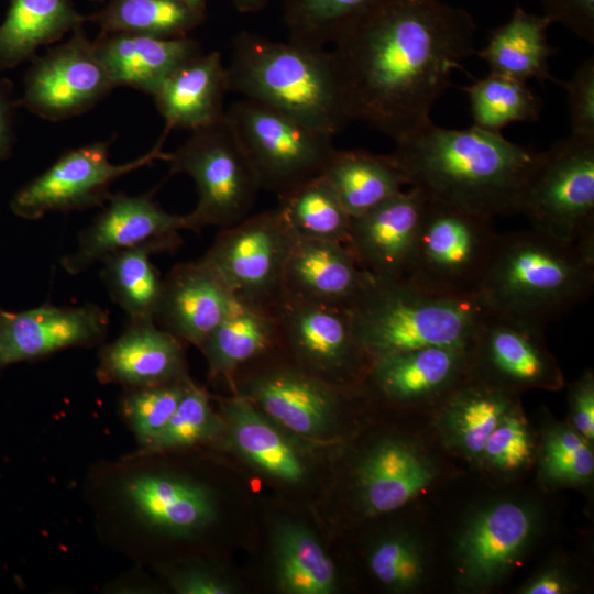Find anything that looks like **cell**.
<instances>
[{
	"instance_id": "44",
	"label": "cell",
	"mask_w": 594,
	"mask_h": 594,
	"mask_svg": "<svg viewBox=\"0 0 594 594\" xmlns=\"http://www.w3.org/2000/svg\"><path fill=\"white\" fill-rule=\"evenodd\" d=\"M532 451L528 428L514 406L487 438L482 457L498 470L515 471L530 462Z\"/></svg>"
},
{
	"instance_id": "2",
	"label": "cell",
	"mask_w": 594,
	"mask_h": 594,
	"mask_svg": "<svg viewBox=\"0 0 594 594\" xmlns=\"http://www.w3.org/2000/svg\"><path fill=\"white\" fill-rule=\"evenodd\" d=\"M391 156L407 186L429 198L492 218L518 212L538 152L502 133L472 125L454 130L432 121L395 142Z\"/></svg>"
},
{
	"instance_id": "41",
	"label": "cell",
	"mask_w": 594,
	"mask_h": 594,
	"mask_svg": "<svg viewBox=\"0 0 594 594\" xmlns=\"http://www.w3.org/2000/svg\"><path fill=\"white\" fill-rule=\"evenodd\" d=\"M190 383L187 377L177 382L138 387L124 397L123 413L144 448L165 428Z\"/></svg>"
},
{
	"instance_id": "16",
	"label": "cell",
	"mask_w": 594,
	"mask_h": 594,
	"mask_svg": "<svg viewBox=\"0 0 594 594\" xmlns=\"http://www.w3.org/2000/svg\"><path fill=\"white\" fill-rule=\"evenodd\" d=\"M238 387V395L250 399L268 419L305 437L326 432L342 400L340 387L290 359L260 366L242 377Z\"/></svg>"
},
{
	"instance_id": "35",
	"label": "cell",
	"mask_w": 594,
	"mask_h": 594,
	"mask_svg": "<svg viewBox=\"0 0 594 594\" xmlns=\"http://www.w3.org/2000/svg\"><path fill=\"white\" fill-rule=\"evenodd\" d=\"M101 33H136L157 37H184L199 26L205 13L182 0H108L89 16Z\"/></svg>"
},
{
	"instance_id": "39",
	"label": "cell",
	"mask_w": 594,
	"mask_h": 594,
	"mask_svg": "<svg viewBox=\"0 0 594 594\" xmlns=\"http://www.w3.org/2000/svg\"><path fill=\"white\" fill-rule=\"evenodd\" d=\"M382 0H283L290 42L327 50L353 22Z\"/></svg>"
},
{
	"instance_id": "49",
	"label": "cell",
	"mask_w": 594,
	"mask_h": 594,
	"mask_svg": "<svg viewBox=\"0 0 594 594\" xmlns=\"http://www.w3.org/2000/svg\"><path fill=\"white\" fill-rule=\"evenodd\" d=\"M19 107L14 97L13 85L6 78H0V162L6 160L14 144V114Z\"/></svg>"
},
{
	"instance_id": "21",
	"label": "cell",
	"mask_w": 594,
	"mask_h": 594,
	"mask_svg": "<svg viewBox=\"0 0 594 594\" xmlns=\"http://www.w3.org/2000/svg\"><path fill=\"white\" fill-rule=\"evenodd\" d=\"M233 296L201 258L180 263L163 279L155 320L180 341L199 348L226 315Z\"/></svg>"
},
{
	"instance_id": "43",
	"label": "cell",
	"mask_w": 594,
	"mask_h": 594,
	"mask_svg": "<svg viewBox=\"0 0 594 594\" xmlns=\"http://www.w3.org/2000/svg\"><path fill=\"white\" fill-rule=\"evenodd\" d=\"M369 565L374 576L393 590H408L422 579L424 561L413 540L395 536L382 540L371 552Z\"/></svg>"
},
{
	"instance_id": "4",
	"label": "cell",
	"mask_w": 594,
	"mask_h": 594,
	"mask_svg": "<svg viewBox=\"0 0 594 594\" xmlns=\"http://www.w3.org/2000/svg\"><path fill=\"white\" fill-rule=\"evenodd\" d=\"M230 92L336 135L350 121L328 50L241 32L227 65Z\"/></svg>"
},
{
	"instance_id": "26",
	"label": "cell",
	"mask_w": 594,
	"mask_h": 594,
	"mask_svg": "<svg viewBox=\"0 0 594 594\" xmlns=\"http://www.w3.org/2000/svg\"><path fill=\"white\" fill-rule=\"evenodd\" d=\"M122 494L150 526L175 536H190L216 516L208 490L163 474H138L122 485Z\"/></svg>"
},
{
	"instance_id": "3",
	"label": "cell",
	"mask_w": 594,
	"mask_h": 594,
	"mask_svg": "<svg viewBox=\"0 0 594 594\" xmlns=\"http://www.w3.org/2000/svg\"><path fill=\"white\" fill-rule=\"evenodd\" d=\"M593 287L594 233L566 242L530 228L498 235L476 296L491 314L543 329Z\"/></svg>"
},
{
	"instance_id": "8",
	"label": "cell",
	"mask_w": 594,
	"mask_h": 594,
	"mask_svg": "<svg viewBox=\"0 0 594 594\" xmlns=\"http://www.w3.org/2000/svg\"><path fill=\"white\" fill-rule=\"evenodd\" d=\"M498 233L492 218L428 197L406 278L446 295H476Z\"/></svg>"
},
{
	"instance_id": "31",
	"label": "cell",
	"mask_w": 594,
	"mask_h": 594,
	"mask_svg": "<svg viewBox=\"0 0 594 594\" xmlns=\"http://www.w3.org/2000/svg\"><path fill=\"white\" fill-rule=\"evenodd\" d=\"M550 21L517 6L509 20L491 32L484 47L475 51L491 73L527 82L529 79L557 82L549 69L554 48L548 43Z\"/></svg>"
},
{
	"instance_id": "37",
	"label": "cell",
	"mask_w": 594,
	"mask_h": 594,
	"mask_svg": "<svg viewBox=\"0 0 594 594\" xmlns=\"http://www.w3.org/2000/svg\"><path fill=\"white\" fill-rule=\"evenodd\" d=\"M278 200L277 208L295 237L345 244L352 218L321 176L278 196Z\"/></svg>"
},
{
	"instance_id": "42",
	"label": "cell",
	"mask_w": 594,
	"mask_h": 594,
	"mask_svg": "<svg viewBox=\"0 0 594 594\" xmlns=\"http://www.w3.org/2000/svg\"><path fill=\"white\" fill-rule=\"evenodd\" d=\"M543 469L548 477L562 483H583L594 471V455L576 431L559 428L550 431L543 444Z\"/></svg>"
},
{
	"instance_id": "24",
	"label": "cell",
	"mask_w": 594,
	"mask_h": 594,
	"mask_svg": "<svg viewBox=\"0 0 594 594\" xmlns=\"http://www.w3.org/2000/svg\"><path fill=\"white\" fill-rule=\"evenodd\" d=\"M95 51L114 87L154 95L183 63L200 54V43L189 36L157 37L136 33H99Z\"/></svg>"
},
{
	"instance_id": "6",
	"label": "cell",
	"mask_w": 594,
	"mask_h": 594,
	"mask_svg": "<svg viewBox=\"0 0 594 594\" xmlns=\"http://www.w3.org/2000/svg\"><path fill=\"white\" fill-rule=\"evenodd\" d=\"M169 175H188L196 185V207L185 215L187 230L233 226L251 215L261 190L255 172L224 113L216 122L191 131L168 153Z\"/></svg>"
},
{
	"instance_id": "12",
	"label": "cell",
	"mask_w": 594,
	"mask_h": 594,
	"mask_svg": "<svg viewBox=\"0 0 594 594\" xmlns=\"http://www.w3.org/2000/svg\"><path fill=\"white\" fill-rule=\"evenodd\" d=\"M295 238L276 207L220 229L201 260L234 296L273 307L284 293V271Z\"/></svg>"
},
{
	"instance_id": "25",
	"label": "cell",
	"mask_w": 594,
	"mask_h": 594,
	"mask_svg": "<svg viewBox=\"0 0 594 594\" xmlns=\"http://www.w3.org/2000/svg\"><path fill=\"white\" fill-rule=\"evenodd\" d=\"M230 92L227 66L219 52L200 54L177 67L153 95L166 122L173 129L195 131L224 116V97Z\"/></svg>"
},
{
	"instance_id": "23",
	"label": "cell",
	"mask_w": 594,
	"mask_h": 594,
	"mask_svg": "<svg viewBox=\"0 0 594 594\" xmlns=\"http://www.w3.org/2000/svg\"><path fill=\"white\" fill-rule=\"evenodd\" d=\"M370 278L344 243L296 237L285 265L283 294L350 308Z\"/></svg>"
},
{
	"instance_id": "53",
	"label": "cell",
	"mask_w": 594,
	"mask_h": 594,
	"mask_svg": "<svg viewBox=\"0 0 594 594\" xmlns=\"http://www.w3.org/2000/svg\"><path fill=\"white\" fill-rule=\"evenodd\" d=\"M91 1H103V0H91Z\"/></svg>"
},
{
	"instance_id": "29",
	"label": "cell",
	"mask_w": 594,
	"mask_h": 594,
	"mask_svg": "<svg viewBox=\"0 0 594 594\" xmlns=\"http://www.w3.org/2000/svg\"><path fill=\"white\" fill-rule=\"evenodd\" d=\"M0 23V70L33 59L42 46L61 41L87 21L70 0H8Z\"/></svg>"
},
{
	"instance_id": "47",
	"label": "cell",
	"mask_w": 594,
	"mask_h": 594,
	"mask_svg": "<svg viewBox=\"0 0 594 594\" xmlns=\"http://www.w3.org/2000/svg\"><path fill=\"white\" fill-rule=\"evenodd\" d=\"M570 403L575 431L587 441L594 438V378L584 373L571 387Z\"/></svg>"
},
{
	"instance_id": "40",
	"label": "cell",
	"mask_w": 594,
	"mask_h": 594,
	"mask_svg": "<svg viewBox=\"0 0 594 594\" xmlns=\"http://www.w3.org/2000/svg\"><path fill=\"white\" fill-rule=\"evenodd\" d=\"M221 429V420L211 409L208 394L190 383L165 428L145 449L160 452L190 447L212 439Z\"/></svg>"
},
{
	"instance_id": "18",
	"label": "cell",
	"mask_w": 594,
	"mask_h": 594,
	"mask_svg": "<svg viewBox=\"0 0 594 594\" xmlns=\"http://www.w3.org/2000/svg\"><path fill=\"white\" fill-rule=\"evenodd\" d=\"M535 529V513L521 503L499 502L474 514L457 544L461 581L472 588L498 582L524 553Z\"/></svg>"
},
{
	"instance_id": "48",
	"label": "cell",
	"mask_w": 594,
	"mask_h": 594,
	"mask_svg": "<svg viewBox=\"0 0 594 594\" xmlns=\"http://www.w3.org/2000/svg\"><path fill=\"white\" fill-rule=\"evenodd\" d=\"M173 588L180 594H230L233 587L218 576L202 571H185L174 576Z\"/></svg>"
},
{
	"instance_id": "46",
	"label": "cell",
	"mask_w": 594,
	"mask_h": 594,
	"mask_svg": "<svg viewBox=\"0 0 594 594\" xmlns=\"http://www.w3.org/2000/svg\"><path fill=\"white\" fill-rule=\"evenodd\" d=\"M542 15L594 44V0H539Z\"/></svg>"
},
{
	"instance_id": "51",
	"label": "cell",
	"mask_w": 594,
	"mask_h": 594,
	"mask_svg": "<svg viewBox=\"0 0 594 594\" xmlns=\"http://www.w3.org/2000/svg\"><path fill=\"white\" fill-rule=\"evenodd\" d=\"M231 2L240 12L251 13L262 10L270 0H231Z\"/></svg>"
},
{
	"instance_id": "13",
	"label": "cell",
	"mask_w": 594,
	"mask_h": 594,
	"mask_svg": "<svg viewBox=\"0 0 594 594\" xmlns=\"http://www.w3.org/2000/svg\"><path fill=\"white\" fill-rule=\"evenodd\" d=\"M114 88L80 26L32 59L18 103L44 120L63 121L87 112Z\"/></svg>"
},
{
	"instance_id": "9",
	"label": "cell",
	"mask_w": 594,
	"mask_h": 594,
	"mask_svg": "<svg viewBox=\"0 0 594 594\" xmlns=\"http://www.w3.org/2000/svg\"><path fill=\"white\" fill-rule=\"evenodd\" d=\"M518 212L531 228L575 242L594 233V138L570 134L538 152Z\"/></svg>"
},
{
	"instance_id": "11",
	"label": "cell",
	"mask_w": 594,
	"mask_h": 594,
	"mask_svg": "<svg viewBox=\"0 0 594 594\" xmlns=\"http://www.w3.org/2000/svg\"><path fill=\"white\" fill-rule=\"evenodd\" d=\"M165 136L147 153L123 164L109 160L110 139L68 150L13 195L10 209L19 218L35 220L48 212L105 206L118 178L157 160L167 161L168 153L162 150Z\"/></svg>"
},
{
	"instance_id": "27",
	"label": "cell",
	"mask_w": 594,
	"mask_h": 594,
	"mask_svg": "<svg viewBox=\"0 0 594 594\" xmlns=\"http://www.w3.org/2000/svg\"><path fill=\"white\" fill-rule=\"evenodd\" d=\"M277 339L273 307L233 296L226 315L199 349L207 359L211 377H231L275 348Z\"/></svg>"
},
{
	"instance_id": "7",
	"label": "cell",
	"mask_w": 594,
	"mask_h": 594,
	"mask_svg": "<svg viewBox=\"0 0 594 594\" xmlns=\"http://www.w3.org/2000/svg\"><path fill=\"white\" fill-rule=\"evenodd\" d=\"M226 114L261 189L277 197L320 176L336 150L334 135L252 99L234 101Z\"/></svg>"
},
{
	"instance_id": "50",
	"label": "cell",
	"mask_w": 594,
	"mask_h": 594,
	"mask_svg": "<svg viewBox=\"0 0 594 594\" xmlns=\"http://www.w3.org/2000/svg\"><path fill=\"white\" fill-rule=\"evenodd\" d=\"M568 580L558 571L549 570L532 579L521 593L525 594H562L569 591Z\"/></svg>"
},
{
	"instance_id": "30",
	"label": "cell",
	"mask_w": 594,
	"mask_h": 594,
	"mask_svg": "<svg viewBox=\"0 0 594 594\" xmlns=\"http://www.w3.org/2000/svg\"><path fill=\"white\" fill-rule=\"evenodd\" d=\"M355 218L400 193L407 180L391 154L336 148L321 175Z\"/></svg>"
},
{
	"instance_id": "22",
	"label": "cell",
	"mask_w": 594,
	"mask_h": 594,
	"mask_svg": "<svg viewBox=\"0 0 594 594\" xmlns=\"http://www.w3.org/2000/svg\"><path fill=\"white\" fill-rule=\"evenodd\" d=\"M98 378L133 388L187 378L182 341L155 320H130L99 355Z\"/></svg>"
},
{
	"instance_id": "32",
	"label": "cell",
	"mask_w": 594,
	"mask_h": 594,
	"mask_svg": "<svg viewBox=\"0 0 594 594\" xmlns=\"http://www.w3.org/2000/svg\"><path fill=\"white\" fill-rule=\"evenodd\" d=\"M514 406L509 393L468 374L443 402L444 436L465 454L481 457L487 438Z\"/></svg>"
},
{
	"instance_id": "34",
	"label": "cell",
	"mask_w": 594,
	"mask_h": 594,
	"mask_svg": "<svg viewBox=\"0 0 594 594\" xmlns=\"http://www.w3.org/2000/svg\"><path fill=\"white\" fill-rule=\"evenodd\" d=\"M277 584L288 594H330L337 586L332 560L304 526L279 525L274 536Z\"/></svg>"
},
{
	"instance_id": "19",
	"label": "cell",
	"mask_w": 594,
	"mask_h": 594,
	"mask_svg": "<svg viewBox=\"0 0 594 594\" xmlns=\"http://www.w3.org/2000/svg\"><path fill=\"white\" fill-rule=\"evenodd\" d=\"M427 199L421 189L410 187L352 218L345 245L365 272L380 278L407 277Z\"/></svg>"
},
{
	"instance_id": "17",
	"label": "cell",
	"mask_w": 594,
	"mask_h": 594,
	"mask_svg": "<svg viewBox=\"0 0 594 594\" xmlns=\"http://www.w3.org/2000/svg\"><path fill=\"white\" fill-rule=\"evenodd\" d=\"M108 326V312L92 304L46 302L22 311L0 306V371L64 349L96 345L106 338Z\"/></svg>"
},
{
	"instance_id": "20",
	"label": "cell",
	"mask_w": 594,
	"mask_h": 594,
	"mask_svg": "<svg viewBox=\"0 0 594 594\" xmlns=\"http://www.w3.org/2000/svg\"><path fill=\"white\" fill-rule=\"evenodd\" d=\"M468 374V348L429 346L372 360L364 378L386 400L418 404L447 398Z\"/></svg>"
},
{
	"instance_id": "45",
	"label": "cell",
	"mask_w": 594,
	"mask_h": 594,
	"mask_svg": "<svg viewBox=\"0 0 594 594\" xmlns=\"http://www.w3.org/2000/svg\"><path fill=\"white\" fill-rule=\"evenodd\" d=\"M566 91L571 134L594 138V57H587L570 79L557 80Z\"/></svg>"
},
{
	"instance_id": "38",
	"label": "cell",
	"mask_w": 594,
	"mask_h": 594,
	"mask_svg": "<svg viewBox=\"0 0 594 594\" xmlns=\"http://www.w3.org/2000/svg\"><path fill=\"white\" fill-rule=\"evenodd\" d=\"M461 89L469 97L473 125L480 129L502 133L512 123L539 119L541 101L525 81L490 73Z\"/></svg>"
},
{
	"instance_id": "36",
	"label": "cell",
	"mask_w": 594,
	"mask_h": 594,
	"mask_svg": "<svg viewBox=\"0 0 594 594\" xmlns=\"http://www.w3.org/2000/svg\"><path fill=\"white\" fill-rule=\"evenodd\" d=\"M153 246L117 251L106 256L101 277L109 294L130 320H155L163 279L151 261Z\"/></svg>"
},
{
	"instance_id": "28",
	"label": "cell",
	"mask_w": 594,
	"mask_h": 594,
	"mask_svg": "<svg viewBox=\"0 0 594 594\" xmlns=\"http://www.w3.org/2000/svg\"><path fill=\"white\" fill-rule=\"evenodd\" d=\"M358 476L366 509L373 514H384L414 499L430 485L435 472L411 446L385 441L363 460Z\"/></svg>"
},
{
	"instance_id": "33",
	"label": "cell",
	"mask_w": 594,
	"mask_h": 594,
	"mask_svg": "<svg viewBox=\"0 0 594 594\" xmlns=\"http://www.w3.org/2000/svg\"><path fill=\"white\" fill-rule=\"evenodd\" d=\"M223 409L231 440L251 464L288 483L304 479V464L292 444L250 399L237 394L224 402Z\"/></svg>"
},
{
	"instance_id": "5",
	"label": "cell",
	"mask_w": 594,
	"mask_h": 594,
	"mask_svg": "<svg viewBox=\"0 0 594 594\" xmlns=\"http://www.w3.org/2000/svg\"><path fill=\"white\" fill-rule=\"evenodd\" d=\"M349 310L371 361L429 346L468 348L487 314L476 295H446L406 277L372 275Z\"/></svg>"
},
{
	"instance_id": "1",
	"label": "cell",
	"mask_w": 594,
	"mask_h": 594,
	"mask_svg": "<svg viewBox=\"0 0 594 594\" xmlns=\"http://www.w3.org/2000/svg\"><path fill=\"white\" fill-rule=\"evenodd\" d=\"M475 34L466 10L440 0L380 1L328 50L350 121L395 142L431 122Z\"/></svg>"
},
{
	"instance_id": "14",
	"label": "cell",
	"mask_w": 594,
	"mask_h": 594,
	"mask_svg": "<svg viewBox=\"0 0 594 594\" xmlns=\"http://www.w3.org/2000/svg\"><path fill=\"white\" fill-rule=\"evenodd\" d=\"M92 223L82 230L78 246L61 264L73 275L121 250L153 246L161 253L173 252L180 244L179 231L187 230L185 216L165 211L153 191L138 196L111 195Z\"/></svg>"
},
{
	"instance_id": "10",
	"label": "cell",
	"mask_w": 594,
	"mask_h": 594,
	"mask_svg": "<svg viewBox=\"0 0 594 594\" xmlns=\"http://www.w3.org/2000/svg\"><path fill=\"white\" fill-rule=\"evenodd\" d=\"M273 311L277 346L298 366L338 387L364 378L371 359L349 308L283 294Z\"/></svg>"
},
{
	"instance_id": "15",
	"label": "cell",
	"mask_w": 594,
	"mask_h": 594,
	"mask_svg": "<svg viewBox=\"0 0 594 594\" xmlns=\"http://www.w3.org/2000/svg\"><path fill=\"white\" fill-rule=\"evenodd\" d=\"M542 331L487 311L468 346L469 375L507 393L558 388L562 376L543 344Z\"/></svg>"
},
{
	"instance_id": "52",
	"label": "cell",
	"mask_w": 594,
	"mask_h": 594,
	"mask_svg": "<svg viewBox=\"0 0 594 594\" xmlns=\"http://www.w3.org/2000/svg\"><path fill=\"white\" fill-rule=\"evenodd\" d=\"M184 3L189 6L190 8L205 13L206 7L209 0H182Z\"/></svg>"
}]
</instances>
